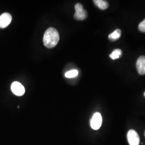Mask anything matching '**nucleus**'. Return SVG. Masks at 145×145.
<instances>
[{"mask_svg":"<svg viewBox=\"0 0 145 145\" xmlns=\"http://www.w3.org/2000/svg\"><path fill=\"white\" fill-rule=\"evenodd\" d=\"M59 40V33L55 28L50 27L45 32L43 37V42L45 46L48 48H53L56 46Z\"/></svg>","mask_w":145,"mask_h":145,"instance_id":"obj_1","label":"nucleus"},{"mask_svg":"<svg viewBox=\"0 0 145 145\" xmlns=\"http://www.w3.org/2000/svg\"><path fill=\"white\" fill-rule=\"evenodd\" d=\"M75 13L74 14V18L78 21H83L86 20L88 17V12L83 8L81 3H76L75 5Z\"/></svg>","mask_w":145,"mask_h":145,"instance_id":"obj_2","label":"nucleus"},{"mask_svg":"<svg viewBox=\"0 0 145 145\" xmlns=\"http://www.w3.org/2000/svg\"><path fill=\"white\" fill-rule=\"evenodd\" d=\"M127 140L130 145H139L140 138L138 133L134 130H130L127 135Z\"/></svg>","mask_w":145,"mask_h":145,"instance_id":"obj_3","label":"nucleus"},{"mask_svg":"<svg viewBox=\"0 0 145 145\" xmlns=\"http://www.w3.org/2000/svg\"><path fill=\"white\" fill-rule=\"evenodd\" d=\"M102 117L99 112H96L93 114L90 121L91 128L95 130H99L102 124Z\"/></svg>","mask_w":145,"mask_h":145,"instance_id":"obj_4","label":"nucleus"},{"mask_svg":"<svg viewBox=\"0 0 145 145\" xmlns=\"http://www.w3.org/2000/svg\"><path fill=\"white\" fill-rule=\"evenodd\" d=\"M11 89L12 93L18 96H21L25 93V88L18 82H14L12 83Z\"/></svg>","mask_w":145,"mask_h":145,"instance_id":"obj_5","label":"nucleus"},{"mask_svg":"<svg viewBox=\"0 0 145 145\" xmlns=\"http://www.w3.org/2000/svg\"><path fill=\"white\" fill-rule=\"evenodd\" d=\"M12 21V16L9 13H4L0 16V28L4 29L8 26Z\"/></svg>","mask_w":145,"mask_h":145,"instance_id":"obj_6","label":"nucleus"},{"mask_svg":"<svg viewBox=\"0 0 145 145\" xmlns=\"http://www.w3.org/2000/svg\"><path fill=\"white\" fill-rule=\"evenodd\" d=\"M136 67L138 72L140 75H145V56H140L136 62Z\"/></svg>","mask_w":145,"mask_h":145,"instance_id":"obj_7","label":"nucleus"},{"mask_svg":"<svg viewBox=\"0 0 145 145\" xmlns=\"http://www.w3.org/2000/svg\"><path fill=\"white\" fill-rule=\"evenodd\" d=\"M94 4L101 10H105L109 8V3L104 0H94Z\"/></svg>","mask_w":145,"mask_h":145,"instance_id":"obj_8","label":"nucleus"},{"mask_svg":"<svg viewBox=\"0 0 145 145\" xmlns=\"http://www.w3.org/2000/svg\"><path fill=\"white\" fill-rule=\"evenodd\" d=\"M121 35V31L120 29H117L112 33L109 35V39L111 41H116L119 39Z\"/></svg>","mask_w":145,"mask_h":145,"instance_id":"obj_9","label":"nucleus"},{"mask_svg":"<svg viewBox=\"0 0 145 145\" xmlns=\"http://www.w3.org/2000/svg\"><path fill=\"white\" fill-rule=\"evenodd\" d=\"M123 56V52L120 49H115L112 53L110 55V57L112 59L115 60Z\"/></svg>","mask_w":145,"mask_h":145,"instance_id":"obj_10","label":"nucleus"},{"mask_svg":"<svg viewBox=\"0 0 145 145\" xmlns=\"http://www.w3.org/2000/svg\"><path fill=\"white\" fill-rule=\"evenodd\" d=\"M78 72L77 70H72L68 71L65 74V76L67 78H72L76 77L78 75Z\"/></svg>","mask_w":145,"mask_h":145,"instance_id":"obj_11","label":"nucleus"},{"mask_svg":"<svg viewBox=\"0 0 145 145\" xmlns=\"http://www.w3.org/2000/svg\"><path fill=\"white\" fill-rule=\"evenodd\" d=\"M139 30L142 32H145V18L139 25Z\"/></svg>","mask_w":145,"mask_h":145,"instance_id":"obj_12","label":"nucleus"},{"mask_svg":"<svg viewBox=\"0 0 145 145\" xmlns=\"http://www.w3.org/2000/svg\"><path fill=\"white\" fill-rule=\"evenodd\" d=\"M144 96L145 97V91L144 92Z\"/></svg>","mask_w":145,"mask_h":145,"instance_id":"obj_13","label":"nucleus"},{"mask_svg":"<svg viewBox=\"0 0 145 145\" xmlns=\"http://www.w3.org/2000/svg\"></svg>","mask_w":145,"mask_h":145,"instance_id":"obj_14","label":"nucleus"}]
</instances>
